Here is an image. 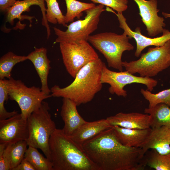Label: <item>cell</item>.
Returning a JSON list of instances; mask_svg holds the SVG:
<instances>
[{"instance_id":"obj_1","label":"cell","mask_w":170,"mask_h":170,"mask_svg":"<svg viewBox=\"0 0 170 170\" xmlns=\"http://www.w3.org/2000/svg\"><path fill=\"white\" fill-rule=\"evenodd\" d=\"M82 147L97 170H142L146 166L142 149L123 145L112 127L86 142Z\"/></svg>"},{"instance_id":"obj_2","label":"cell","mask_w":170,"mask_h":170,"mask_svg":"<svg viewBox=\"0 0 170 170\" xmlns=\"http://www.w3.org/2000/svg\"><path fill=\"white\" fill-rule=\"evenodd\" d=\"M99 58L82 67L67 86L61 88L55 85L51 88L52 96L70 99L77 106L91 101L101 89V79L104 63Z\"/></svg>"},{"instance_id":"obj_3","label":"cell","mask_w":170,"mask_h":170,"mask_svg":"<svg viewBox=\"0 0 170 170\" xmlns=\"http://www.w3.org/2000/svg\"><path fill=\"white\" fill-rule=\"evenodd\" d=\"M49 147L54 170H97L81 146L56 128L51 135Z\"/></svg>"},{"instance_id":"obj_4","label":"cell","mask_w":170,"mask_h":170,"mask_svg":"<svg viewBox=\"0 0 170 170\" xmlns=\"http://www.w3.org/2000/svg\"><path fill=\"white\" fill-rule=\"evenodd\" d=\"M49 110L48 103L43 101L39 107L28 117L29 136L26 141L28 146L40 149L51 161L49 140L56 128Z\"/></svg>"},{"instance_id":"obj_5","label":"cell","mask_w":170,"mask_h":170,"mask_svg":"<svg viewBox=\"0 0 170 170\" xmlns=\"http://www.w3.org/2000/svg\"><path fill=\"white\" fill-rule=\"evenodd\" d=\"M126 70L142 77H151L170 66V39L163 45L150 48L136 60L122 62Z\"/></svg>"},{"instance_id":"obj_6","label":"cell","mask_w":170,"mask_h":170,"mask_svg":"<svg viewBox=\"0 0 170 170\" xmlns=\"http://www.w3.org/2000/svg\"><path fill=\"white\" fill-rule=\"evenodd\" d=\"M129 39L124 32L121 35L105 32L90 35L88 41L103 54L109 67L122 71V54L134 48Z\"/></svg>"},{"instance_id":"obj_7","label":"cell","mask_w":170,"mask_h":170,"mask_svg":"<svg viewBox=\"0 0 170 170\" xmlns=\"http://www.w3.org/2000/svg\"><path fill=\"white\" fill-rule=\"evenodd\" d=\"M8 90L9 98L18 104L21 117L25 120L39 107L44 100L52 97L43 92L41 88L28 87L21 80L12 77L8 79Z\"/></svg>"},{"instance_id":"obj_8","label":"cell","mask_w":170,"mask_h":170,"mask_svg":"<svg viewBox=\"0 0 170 170\" xmlns=\"http://www.w3.org/2000/svg\"><path fill=\"white\" fill-rule=\"evenodd\" d=\"M104 7V5L99 4L85 11L86 15L83 19L72 22L66 26L67 28L65 31L54 27L55 33L57 36L55 43L88 41L90 35L98 28L101 14L105 10Z\"/></svg>"},{"instance_id":"obj_9","label":"cell","mask_w":170,"mask_h":170,"mask_svg":"<svg viewBox=\"0 0 170 170\" xmlns=\"http://www.w3.org/2000/svg\"><path fill=\"white\" fill-rule=\"evenodd\" d=\"M59 43L64 65L68 72L74 78L82 67L99 58L88 41L80 40Z\"/></svg>"},{"instance_id":"obj_10","label":"cell","mask_w":170,"mask_h":170,"mask_svg":"<svg viewBox=\"0 0 170 170\" xmlns=\"http://www.w3.org/2000/svg\"><path fill=\"white\" fill-rule=\"evenodd\" d=\"M101 81L102 84L106 83L110 85L109 88L110 93L124 97L127 96V94L124 88L128 84L133 83L143 84L146 86L147 90L151 92L158 83L156 80L151 77L137 76L127 71H112L107 68L105 63L102 67Z\"/></svg>"},{"instance_id":"obj_11","label":"cell","mask_w":170,"mask_h":170,"mask_svg":"<svg viewBox=\"0 0 170 170\" xmlns=\"http://www.w3.org/2000/svg\"><path fill=\"white\" fill-rule=\"evenodd\" d=\"M29 136L27 120L20 114L0 120V144H8L26 140Z\"/></svg>"},{"instance_id":"obj_12","label":"cell","mask_w":170,"mask_h":170,"mask_svg":"<svg viewBox=\"0 0 170 170\" xmlns=\"http://www.w3.org/2000/svg\"><path fill=\"white\" fill-rule=\"evenodd\" d=\"M119 23V27L123 30L129 39L133 38L136 43V49L135 53L136 57H139L142 51L147 47L150 46L159 47L163 45L170 39V31L164 29L162 35L161 36L151 38L145 36L141 33L139 27H137L135 31H132L129 27L126 22V19L122 13L116 14Z\"/></svg>"},{"instance_id":"obj_13","label":"cell","mask_w":170,"mask_h":170,"mask_svg":"<svg viewBox=\"0 0 170 170\" xmlns=\"http://www.w3.org/2000/svg\"><path fill=\"white\" fill-rule=\"evenodd\" d=\"M137 3L139 10L141 20L146 27L148 35L154 37L162 32L163 27L166 26L162 17L159 16L157 13L156 0H133Z\"/></svg>"},{"instance_id":"obj_14","label":"cell","mask_w":170,"mask_h":170,"mask_svg":"<svg viewBox=\"0 0 170 170\" xmlns=\"http://www.w3.org/2000/svg\"><path fill=\"white\" fill-rule=\"evenodd\" d=\"M106 119L112 127L117 126L133 129H146L150 128V115L138 112H119Z\"/></svg>"},{"instance_id":"obj_15","label":"cell","mask_w":170,"mask_h":170,"mask_svg":"<svg viewBox=\"0 0 170 170\" xmlns=\"http://www.w3.org/2000/svg\"><path fill=\"white\" fill-rule=\"evenodd\" d=\"M47 53V49L45 48H35L34 51L26 56V57L27 60H30L33 63L40 78L41 90L49 95L51 91L48 86V78L51 67L50 61L48 58Z\"/></svg>"},{"instance_id":"obj_16","label":"cell","mask_w":170,"mask_h":170,"mask_svg":"<svg viewBox=\"0 0 170 170\" xmlns=\"http://www.w3.org/2000/svg\"><path fill=\"white\" fill-rule=\"evenodd\" d=\"M141 148L144 154L150 149L162 154L170 153V127L163 126L151 128L147 141Z\"/></svg>"},{"instance_id":"obj_17","label":"cell","mask_w":170,"mask_h":170,"mask_svg":"<svg viewBox=\"0 0 170 170\" xmlns=\"http://www.w3.org/2000/svg\"><path fill=\"white\" fill-rule=\"evenodd\" d=\"M62 101L60 115L64 125L62 129L65 134L70 136L87 121L79 113L74 102L66 98H63Z\"/></svg>"},{"instance_id":"obj_18","label":"cell","mask_w":170,"mask_h":170,"mask_svg":"<svg viewBox=\"0 0 170 170\" xmlns=\"http://www.w3.org/2000/svg\"><path fill=\"white\" fill-rule=\"evenodd\" d=\"M117 138L123 145L130 147L142 148L147 141L151 128L146 129H128L112 126Z\"/></svg>"},{"instance_id":"obj_19","label":"cell","mask_w":170,"mask_h":170,"mask_svg":"<svg viewBox=\"0 0 170 170\" xmlns=\"http://www.w3.org/2000/svg\"><path fill=\"white\" fill-rule=\"evenodd\" d=\"M112 127L106 119L92 122L87 121L81 125L72 135L69 136L82 146L86 142Z\"/></svg>"},{"instance_id":"obj_20","label":"cell","mask_w":170,"mask_h":170,"mask_svg":"<svg viewBox=\"0 0 170 170\" xmlns=\"http://www.w3.org/2000/svg\"><path fill=\"white\" fill-rule=\"evenodd\" d=\"M45 0H23L17 1L7 11L6 22L13 25L16 19H21V14L24 12L29 11L30 7L33 5H37L40 7L42 15V24L47 29L48 35L50 34V31L46 16V9Z\"/></svg>"},{"instance_id":"obj_21","label":"cell","mask_w":170,"mask_h":170,"mask_svg":"<svg viewBox=\"0 0 170 170\" xmlns=\"http://www.w3.org/2000/svg\"><path fill=\"white\" fill-rule=\"evenodd\" d=\"M3 144V153L8 162L10 170H14L24 158L28 146L26 140L8 144Z\"/></svg>"},{"instance_id":"obj_22","label":"cell","mask_w":170,"mask_h":170,"mask_svg":"<svg viewBox=\"0 0 170 170\" xmlns=\"http://www.w3.org/2000/svg\"><path fill=\"white\" fill-rule=\"evenodd\" d=\"M144 112L150 116L151 128L170 127V107L166 104H159L151 108H146Z\"/></svg>"},{"instance_id":"obj_23","label":"cell","mask_w":170,"mask_h":170,"mask_svg":"<svg viewBox=\"0 0 170 170\" xmlns=\"http://www.w3.org/2000/svg\"><path fill=\"white\" fill-rule=\"evenodd\" d=\"M144 160L146 166L156 170H170V153L162 154L154 149L145 153Z\"/></svg>"},{"instance_id":"obj_24","label":"cell","mask_w":170,"mask_h":170,"mask_svg":"<svg viewBox=\"0 0 170 170\" xmlns=\"http://www.w3.org/2000/svg\"><path fill=\"white\" fill-rule=\"evenodd\" d=\"M26 60V56L17 55L10 51L3 55L0 59V79L10 78L14 66Z\"/></svg>"},{"instance_id":"obj_25","label":"cell","mask_w":170,"mask_h":170,"mask_svg":"<svg viewBox=\"0 0 170 170\" xmlns=\"http://www.w3.org/2000/svg\"><path fill=\"white\" fill-rule=\"evenodd\" d=\"M37 149L28 146L24 158L31 163L36 170H54L52 162L46 157H44Z\"/></svg>"},{"instance_id":"obj_26","label":"cell","mask_w":170,"mask_h":170,"mask_svg":"<svg viewBox=\"0 0 170 170\" xmlns=\"http://www.w3.org/2000/svg\"><path fill=\"white\" fill-rule=\"evenodd\" d=\"M67 11L65 15L66 23L73 22L75 18L79 19L83 11L96 6L94 3H87L76 0H65Z\"/></svg>"},{"instance_id":"obj_27","label":"cell","mask_w":170,"mask_h":170,"mask_svg":"<svg viewBox=\"0 0 170 170\" xmlns=\"http://www.w3.org/2000/svg\"><path fill=\"white\" fill-rule=\"evenodd\" d=\"M140 92L149 103L148 107L151 108L159 104H165L170 107V88L154 94L147 89L141 88Z\"/></svg>"},{"instance_id":"obj_28","label":"cell","mask_w":170,"mask_h":170,"mask_svg":"<svg viewBox=\"0 0 170 170\" xmlns=\"http://www.w3.org/2000/svg\"><path fill=\"white\" fill-rule=\"evenodd\" d=\"M47 5L46 16L48 22L66 26L65 16L61 11L57 0H45Z\"/></svg>"},{"instance_id":"obj_29","label":"cell","mask_w":170,"mask_h":170,"mask_svg":"<svg viewBox=\"0 0 170 170\" xmlns=\"http://www.w3.org/2000/svg\"><path fill=\"white\" fill-rule=\"evenodd\" d=\"M8 82V80L0 79V120L8 118L18 113L15 110L8 112L4 107L5 102L9 98Z\"/></svg>"},{"instance_id":"obj_30","label":"cell","mask_w":170,"mask_h":170,"mask_svg":"<svg viewBox=\"0 0 170 170\" xmlns=\"http://www.w3.org/2000/svg\"><path fill=\"white\" fill-rule=\"evenodd\" d=\"M94 3H99L111 8L117 13H122L128 8V0H89Z\"/></svg>"},{"instance_id":"obj_31","label":"cell","mask_w":170,"mask_h":170,"mask_svg":"<svg viewBox=\"0 0 170 170\" xmlns=\"http://www.w3.org/2000/svg\"><path fill=\"white\" fill-rule=\"evenodd\" d=\"M3 146L0 144V170H10L8 161L3 153Z\"/></svg>"},{"instance_id":"obj_32","label":"cell","mask_w":170,"mask_h":170,"mask_svg":"<svg viewBox=\"0 0 170 170\" xmlns=\"http://www.w3.org/2000/svg\"><path fill=\"white\" fill-rule=\"evenodd\" d=\"M14 170H36V169L29 161L24 158Z\"/></svg>"},{"instance_id":"obj_33","label":"cell","mask_w":170,"mask_h":170,"mask_svg":"<svg viewBox=\"0 0 170 170\" xmlns=\"http://www.w3.org/2000/svg\"><path fill=\"white\" fill-rule=\"evenodd\" d=\"M16 0H0V9L2 11H7L12 7Z\"/></svg>"},{"instance_id":"obj_34","label":"cell","mask_w":170,"mask_h":170,"mask_svg":"<svg viewBox=\"0 0 170 170\" xmlns=\"http://www.w3.org/2000/svg\"><path fill=\"white\" fill-rule=\"evenodd\" d=\"M162 14L166 18L170 17V14H168L163 12L162 13Z\"/></svg>"}]
</instances>
